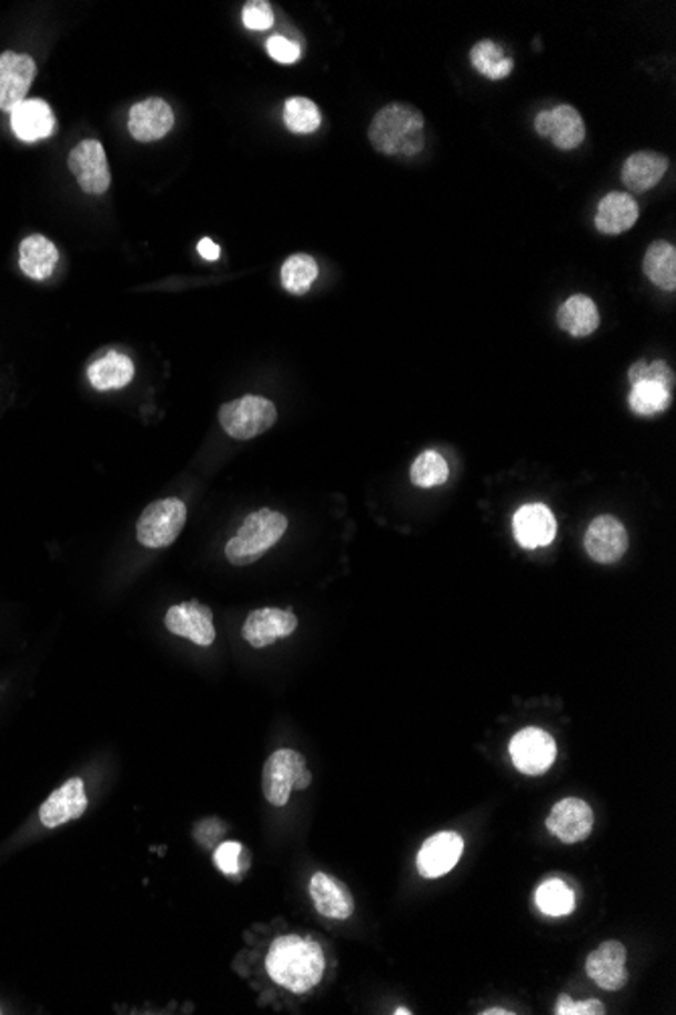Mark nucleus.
<instances>
[{
    "label": "nucleus",
    "mask_w": 676,
    "mask_h": 1015,
    "mask_svg": "<svg viewBox=\"0 0 676 1015\" xmlns=\"http://www.w3.org/2000/svg\"><path fill=\"white\" fill-rule=\"evenodd\" d=\"M59 262V250L56 243L47 240L41 233L24 238L19 245V265L24 277L31 280H47L53 274Z\"/></svg>",
    "instance_id": "obj_22"
},
{
    "label": "nucleus",
    "mask_w": 676,
    "mask_h": 1015,
    "mask_svg": "<svg viewBox=\"0 0 676 1015\" xmlns=\"http://www.w3.org/2000/svg\"><path fill=\"white\" fill-rule=\"evenodd\" d=\"M196 250H199L201 258H205L206 262H215V260H219V254H221L218 243L211 242V238H203L196 245Z\"/></svg>",
    "instance_id": "obj_39"
},
{
    "label": "nucleus",
    "mask_w": 676,
    "mask_h": 1015,
    "mask_svg": "<svg viewBox=\"0 0 676 1015\" xmlns=\"http://www.w3.org/2000/svg\"><path fill=\"white\" fill-rule=\"evenodd\" d=\"M513 530H515L518 545H523L525 550H535V547H545L555 540L557 521L549 508L535 503V505H525L516 511Z\"/></svg>",
    "instance_id": "obj_19"
},
{
    "label": "nucleus",
    "mask_w": 676,
    "mask_h": 1015,
    "mask_svg": "<svg viewBox=\"0 0 676 1015\" xmlns=\"http://www.w3.org/2000/svg\"><path fill=\"white\" fill-rule=\"evenodd\" d=\"M275 420V405L260 395H243L219 408L221 428L235 440L255 439L274 426Z\"/></svg>",
    "instance_id": "obj_6"
},
{
    "label": "nucleus",
    "mask_w": 676,
    "mask_h": 1015,
    "mask_svg": "<svg viewBox=\"0 0 676 1015\" xmlns=\"http://www.w3.org/2000/svg\"><path fill=\"white\" fill-rule=\"evenodd\" d=\"M668 169V161L663 154L643 151L632 154L622 167V183L634 193H646L658 185Z\"/></svg>",
    "instance_id": "obj_21"
},
{
    "label": "nucleus",
    "mask_w": 676,
    "mask_h": 1015,
    "mask_svg": "<svg viewBox=\"0 0 676 1015\" xmlns=\"http://www.w3.org/2000/svg\"><path fill=\"white\" fill-rule=\"evenodd\" d=\"M164 626L172 635L189 639L199 646H211L215 641L213 612L199 601L174 604L164 616Z\"/></svg>",
    "instance_id": "obj_10"
},
{
    "label": "nucleus",
    "mask_w": 676,
    "mask_h": 1015,
    "mask_svg": "<svg viewBox=\"0 0 676 1015\" xmlns=\"http://www.w3.org/2000/svg\"><path fill=\"white\" fill-rule=\"evenodd\" d=\"M508 752L518 773L541 776L557 758V744L549 732L541 727H525L513 736Z\"/></svg>",
    "instance_id": "obj_7"
},
{
    "label": "nucleus",
    "mask_w": 676,
    "mask_h": 1015,
    "mask_svg": "<svg viewBox=\"0 0 676 1015\" xmlns=\"http://www.w3.org/2000/svg\"><path fill=\"white\" fill-rule=\"evenodd\" d=\"M299 629L296 614L282 609H260L253 611L241 629V636L253 646L264 649L274 645L275 641L286 639Z\"/></svg>",
    "instance_id": "obj_14"
},
{
    "label": "nucleus",
    "mask_w": 676,
    "mask_h": 1015,
    "mask_svg": "<svg viewBox=\"0 0 676 1015\" xmlns=\"http://www.w3.org/2000/svg\"><path fill=\"white\" fill-rule=\"evenodd\" d=\"M186 523V505L176 496H167L150 503L137 523L138 542L150 550L169 547Z\"/></svg>",
    "instance_id": "obj_5"
},
{
    "label": "nucleus",
    "mask_w": 676,
    "mask_h": 1015,
    "mask_svg": "<svg viewBox=\"0 0 676 1015\" xmlns=\"http://www.w3.org/2000/svg\"><path fill=\"white\" fill-rule=\"evenodd\" d=\"M535 130L539 132V137H543V139H549L551 110H545V112H541V114L535 118Z\"/></svg>",
    "instance_id": "obj_40"
},
{
    "label": "nucleus",
    "mask_w": 676,
    "mask_h": 1015,
    "mask_svg": "<svg viewBox=\"0 0 676 1015\" xmlns=\"http://www.w3.org/2000/svg\"><path fill=\"white\" fill-rule=\"evenodd\" d=\"M265 49L270 53V58L278 61V63H284V66H290V63H296L300 59V46L290 41L286 37L275 36L268 39L265 43Z\"/></svg>",
    "instance_id": "obj_38"
},
{
    "label": "nucleus",
    "mask_w": 676,
    "mask_h": 1015,
    "mask_svg": "<svg viewBox=\"0 0 676 1015\" xmlns=\"http://www.w3.org/2000/svg\"><path fill=\"white\" fill-rule=\"evenodd\" d=\"M395 1014H397V1015H403V1014L410 1015V1014H412V1012H410V1009H403V1007H402V1009H397V1012H395Z\"/></svg>",
    "instance_id": "obj_42"
},
{
    "label": "nucleus",
    "mask_w": 676,
    "mask_h": 1015,
    "mask_svg": "<svg viewBox=\"0 0 676 1015\" xmlns=\"http://www.w3.org/2000/svg\"><path fill=\"white\" fill-rule=\"evenodd\" d=\"M673 390H668L658 381L640 380L632 383L628 404L632 412L638 415H656L668 410L673 402Z\"/></svg>",
    "instance_id": "obj_28"
},
{
    "label": "nucleus",
    "mask_w": 676,
    "mask_h": 1015,
    "mask_svg": "<svg viewBox=\"0 0 676 1015\" xmlns=\"http://www.w3.org/2000/svg\"><path fill=\"white\" fill-rule=\"evenodd\" d=\"M287 520L272 509H258L250 513L235 537L225 545V557L233 565H250L274 547L286 533Z\"/></svg>",
    "instance_id": "obj_3"
},
{
    "label": "nucleus",
    "mask_w": 676,
    "mask_h": 1015,
    "mask_svg": "<svg viewBox=\"0 0 676 1015\" xmlns=\"http://www.w3.org/2000/svg\"><path fill=\"white\" fill-rule=\"evenodd\" d=\"M638 221V205L626 193H609L599 201L596 211V228L606 235H619L632 230Z\"/></svg>",
    "instance_id": "obj_23"
},
{
    "label": "nucleus",
    "mask_w": 676,
    "mask_h": 1015,
    "mask_svg": "<svg viewBox=\"0 0 676 1015\" xmlns=\"http://www.w3.org/2000/svg\"><path fill=\"white\" fill-rule=\"evenodd\" d=\"M555 1014L557 1015H604L606 1014V1005L602 1004L599 999H587V1002H574L569 995L563 993L562 997L557 999V1005H555Z\"/></svg>",
    "instance_id": "obj_37"
},
{
    "label": "nucleus",
    "mask_w": 676,
    "mask_h": 1015,
    "mask_svg": "<svg viewBox=\"0 0 676 1015\" xmlns=\"http://www.w3.org/2000/svg\"><path fill=\"white\" fill-rule=\"evenodd\" d=\"M310 898L322 916L333 921H346L355 912V898L341 880L319 872L310 877Z\"/></svg>",
    "instance_id": "obj_18"
},
{
    "label": "nucleus",
    "mask_w": 676,
    "mask_h": 1015,
    "mask_svg": "<svg viewBox=\"0 0 676 1015\" xmlns=\"http://www.w3.org/2000/svg\"><path fill=\"white\" fill-rule=\"evenodd\" d=\"M319 277V264L309 254H294L282 265V284L290 294L302 297Z\"/></svg>",
    "instance_id": "obj_30"
},
{
    "label": "nucleus",
    "mask_w": 676,
    "mask_h": 1015,
    "mask_svg": "<svg viewBox=\"0 0 676 1015\" xmlns=\"http://www.w3.org/2000/svg\"><path fill=\"white\" fill-rule=\"evenodd\" d=\"M464 852V840L454 831H442L425 840L417 854V872L422 877L434 880L450 874L458 864Z\"/></svg>",
    "instance_id": "obj_15"
},
{
    "label": "nucleus",
    "mask_w": 676,
    "mask_h": 1015,
    "mask_svg": "<svg viewBox=\"0 0 676 1015\" xmlns=\"http://www.w3.org/2000/svg\"><path fill=\"white\" fill-rule=\"evenodd\" d=\"M88 808L85 785L81 778H69L68 783L59 786L56 793L47 796L46 803L39 808V820L47 830H56L69 821L78 820Z\"/></svg>",
    "instance_id": "obj_16"
},
{
    "label": "nucleus",
    "mask_w": 676,
    "mask_h": 1015,
    "mask_svg": "<svg viewBox=\"0 0 676 1015\" xmlns=\"http://www.w3.org/2000/svg\"><path fill=\"white\" fill-rule=\"evenodd\" d=\"M174 127L171 105L162 98H149L130 108L128 130L138 142H154L167 137Z\"/></svg>",
    "instance_id": "obj_17"
},
{
    "label": "nucleus",
    "mask_w": 676,
    "mask_h": 1015,
    "mask_svg": "<svg viewBox=\"0 0 676 1015\" xmlns=\"http://www.w3.org/2000/svg\"><path fill=\"white\" fill-rule=\"evenodd\" d=\"M265 971L270 979L290 993H309L321 983L326 971L322 946L300 935L278 936L268 955Z\"/></svg>",
    "instance_id": "obj_1"
},
{
    "label": "nucleus",
    "mask_w": 676,
    "mask_h": 1015,
    "mask_svg": "<svg viewBox=\"0 0 676 1015\" xmlns=\"http://www.w3.org/2000/svg\"><path fill=\"white\" fill-rule=\"evenodd\" d=\"M447 462L436 451H425L415 459L412 466V483L422 489L444 485L447 481Z\"/></svg>",
    "instance_id": "obj_33"
},
{
    "label": "nucleus",
    "mask_w": 676,
    "mask_h": 1015,
    "mask_svg": "<svg viewBox=\"0 0 676 1015\" xmlns=\"http://www.w3.org/2000/svg\"><path fill=\"white\" fill-rule=\"evenodd\" d=\"M626 527L612 515H602L592 521L585 531V552L597 564H616L628 552Z\"/></svg>",
    "instance_id": "obj_11"
},
{
    "label": "nucleus",
    "mask_w": 676,
    "mask_h": 1015,
    "mask_svg": "<svg viewBox=\"0 0 676 1015\" xmlns=\"http://www.w3.org/2000/svg\"><path fill=\"white\" fill-rule=\"evenodd\" d=\"M11 128L24 142H37L53 134L56 115L46 100H24L11 112Z\"/></svg>",
    "instance_id": "obj_20"
},
{
    "label": "nucleus",
    "mask_w": 676,
    "mask_h": 1015,
    "mask_svg": "<svg viewBox=\"0 0 676 1015\" xmlns=\"http://www.w3.org/2000/svg\"><path fill=\"white\" fill-rule=\"evenodd\" d=\"M628 378H630V383H636V381L640 380H650L663 383L668 390L675 388V373L666 365L665 361H653V363L638 361V363L632 365L630 371H628Z\"/></svg>",
    "instance_id": "obj_34"
},
{
    "label": "nucleus",
    "mask_w": 676,
    "mask_h": 1015,
    "mask_svg": "<svg viewBox=\"0 0 676 1015\" xmlns=\"http://www.w3.org/2000/svg\"><path fill=\"white\" fill-rule=\"evenodd\" d=\"M134 378V363L132 359L110 351L103 358L93 361L88 368V380L92 383L98 392H110V390H122Z\"/></svg>",
    "instance_id": "obj_24"
},
{
    "label": "nucleus",
    "mask_w": 676,
    "mask_h": 1015,
    "mask_svg": "<svg viewBox=\"0 0 676 1015\" xmlns=\"http://www.w3.org/2000/svg\"><path fill=\"white\" fill-rule=\"evenodd\" d=\"M68 164L81 191L88 195H102L112 183V174L100 140H81L80 144L69 152Z\"/></svg>",
    "instance_id": "obj_8"
},
{
    "label": "nucleus",
    "mask_w": 676,
    "mask_h": 1015,
    "mask_svg": "<svg viewBox=\"0 0 676 1015\" xmlns=\"http://www.w3.org/2000/svg\"><path fill=\"white\" fill-rule=\"evenodd\" d=\"M312 783V774L304 756L296 751H275L264 764L262 788L265 798L274 807H284L292 791H304Z\"/></svg>",
    "instance_id": "obj_4"
},
{
    "label": "nucleus",
    "mask_w": 676,
    "mask_h": 1015,
    "mask_svg": "<svg viewBox=\"0 0 676 1015\" xmlns=\"http://www.w3.org/2000/svg\"><path fill=\"white\" fill-rule=\"evenodd\" d=\"M481 1014L482 1015H501V1014L511 1015V1014H513V1012H506V1009H498V1007H494V1009H484V1012H481Z\"/></svg>",
    "instance_id": "obj_41"
},
{
    "label": "nucleus",
    "mask_w": 676,
    "mask_h": 1015,
    "mask_svg": "<svg viewBox=\"0 0 676 1015\" xmlns=\"http://www.w3.org/2000/svg\"><path fill=\"white\" fill-rule=\"evenodd\" d=\"M626 946L619 941H608L589 953L585 961V971L597 987L606 992H619L630 977L626 969Z\"/></svg>",
    "instance_id": "obj_13"
},
{
    "label": "nucleus",
    "mask_w": 676,
    "mask_h": 1015,
    "mask_svg": "<svg viewBox=\"0 0 676 1015\" xmlns=\"http://www.w3.org/2000/svg\"><path fill=\"white\" fill-rule=\"evenodd\" d=\"M37 78V63L31 56L4 51L0 56V110L12 112L27 100V92Z\"/></svg>",
    "instance_id": "obj_9"
},
{
    "label": "nucleus",
    "mask_w": 676,
    "mask_h": 1015,
    "mask_svg": "<svg viewBox=\"0 0 676 1015\" xmlns=\"http://www.w3.org/2000/svg\"><path fill=\"white\" fill-rule=\"evenodd\" d=\"M471 61L474 70L488 80H505L513 71V59L506 58L503 47L496 46L491 39L478 41L472 47Z\"/></svg>",
    "instance_id": "obj_29"
},
{
    "label": "nucleus",
    "mask_w": 676,
    "mask_h": 1015,
    "mask_svg": "<svg viewBox=\"0 0 676 1015\" xmlns=\"http://www.w3.org/2000/svg\"><path fill=\"white\" fill-rule=\"evenodd\" d=\"M243 854H245V847L241 843H221L215 852V864L225 876H240L241 870H245V865L241 864Z\"/></svg>",
    "instance_id": "obj_36"
},
{
    "label": "nucleus",
    "mask_w": 676,
    "mask_h": 1015,
    "mask_svg": "<svg viewBox=\"0 0 676 1015\" xmlns=\"http://www.w3.org/2000/svg\"><path fill=\"white\" fill-rule=\"evenodd\" d=\"M424 115L410 104L381 108L371 127L369 140L375 151L387 157H413L424 149Z\"/></svg>",
    "instance_id": "obj_2"
},
{
    "label": "nucleus",
    "mask_w": 676,
    "mask_h": 1015,
    "mask_svg": "<svg viewBox=\"0 0 676 1015\" xmlns=\"http://www.w3.org/2000/svg\"><path fill=\"white\" fill-rule=\"evenodd\" d=\"M241 19H243V24L250 31H265V29H270L274 24V11H272L270 2L252 0V2H248L243 7Z\"/></svg>",
    "instance_id": "obj_35"
},
{
    "label": "nucleus",
    "mask_w": 676,
    "mask_h": 1015,
    "mask_svg": "<svg viewBox=\"0 0 676 1015\" xmlns=\"http://www.w3.org/2000/svg\"><path fill=\"white\" fill-rule=\"evenodd\" d=\"M557 323L562 326V331L572 336L592 335L599 326V311H597L596 302L585 294H575L559 306Z\"/></svg>",
    "instance_id": "obj_25"
},
{
    "label": "nucleus",
    "mask_w": 676,
    "mask_h": 1015,
    "mask_svg": "<svg viewBox=\"0 0 676 1015\" xmlns=\"http://www.w3.org/2000/svg\"><path fill=\"white\" fill-rule=\"evenodd\" d=\"M535 902L547 916H567L575 908L574 890L562 880H547L535 892Z\"/></svg>",
    "instance_id": "obj_31"
},
{
    "label": "nucleus",
    "mask_w": 676,
    "mask_h": 1015,
    "mask_svg": "<svg viewBox=\"0 0 676 1015\" xmlns=\"http://www.w3.org/2000/svg\"><path fill=\"white\" fill-rule=\"evenodd\" d=\"M643 270L654 287L676 289V250L673 243L654 242L644 254Z\"/></svg>",
    "instance_id": "obj_26"
},
{
    "label": "nucleus",
    "mask_w": 676,
    "mask_h": 1015,
    "mask_svg": "<svg viewBox=\"0 0 676 1015\" xmlns=\"http://www.w3.org/2000/svg\"><path fill=\"white\" fill-rule=\"evenodd\" d=\"M594 821L596 820H594L592 807L582 798L569 796L551 808L545 825L559 842L572 845V843L585 842L589 837V833L594 830Z\"/></svg>",
    "instance_id": "obj_12"
},
{
    "label": "nucleus",
    "mask_w": 676,
    "mask_h": 1015,
    "mask_svg": "<svg viewBox=\"0 0 676 1015\" xmlns=\"http://www.w3.org/2000/svg\"><path fill=\"white\" fill-rule=\"evenodd\" d=\"M549 139L562 151H574L584 142V118L574 105L563 104L551 110Z\"/></svg>",
    "instance_id": "obj_27"
},
{
    "label": "nucleus",
    "mask_w": 676,
    "mask_h": 1015,
    "mask_svg": "<svg viewBox=\"0 0 676 1015\" xmlns=\"http://www.w3.org/2000/svg\"><path fill=\"white\" fill-rule=\"evenodd\" d=\"M284 122L294 134H312L321 128V110L309 98H290L284 105Z\"/></svg>",
    "instance_id": "obj_32"
}]
</instances>
